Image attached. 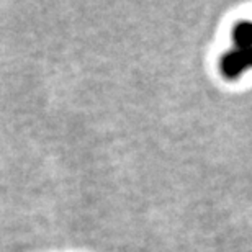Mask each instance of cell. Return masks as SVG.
I'll use <instances>...</instances> for the list:
<instances>
[{"mask_svg": "<svg viewBox=\"0 0 252 252\" xmlns=\"http://www.w3.org/2000/svg\"><path fill=\"white\" fill-rule=\"evenodd\" d=\"M218 67L224 79L234 80L241 77L246 70L252 69V48L249 49L233 48L229 51H226L220 58Z\"/></svg>", "mask_w": 252, "mask_h": 252, "instance_id": "obj_1", "label": "cell"}, {"mask_svg": "<svg viewBox=\"0 0 252 252\" xmlns=\"http://www.w3.org/2000/svg\"><path fill=\"white\" fill-rule=\"evenodd\" d=\"M231 36H233L234 48H238V49L252 48V23L248 22V20L238 22L233 27Z\"/></svg>", "mask_w": 252, "mask_h": 252, "instance_id": "obj_2", "label": "cell"}]
</instances>
